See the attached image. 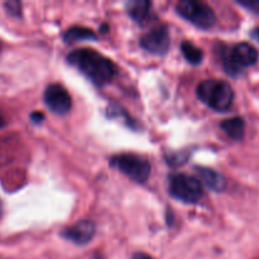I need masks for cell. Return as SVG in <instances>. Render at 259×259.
I'll use <instances>...</instances> for the list:
<instances>
[{"label": "cell", "mask_w": 259, "mask_h": 259, "mask_svg": "<svg viewBox=\"0 0 259 259\" xmlns=\"http://www.w3.org/2000/svg\"><path fill=\"white\" fill-rule=\"evenodd\" d=\"M67 62L98 86L110 82L116 73L115 65L111 60L90 48H80L71 52L67 56Z\"/></svg>", "instance_id": "cell-1"}, {"label": "cell", "mask_w": 259, "mask_h": 259, "mask_svg": "<svg viewBox=\"0 0 259 259\" xmlns=\"http://www.w3.org/2000/svg\"><path fill=\"white\" fill-rule=\"evenodd\" d=\"M197 98L215 111H227L232 108L234 91L229 82L223 80H205L197 86Z\"/></svg>", "instance_id": "cell-2"}, {"label": "cell", "mask_w": 259, "mask_h": 259, "mask_svg": "<svg viewBox=\"0 0 259 259\" xmlns=\"http://www.w3.org/2000/svg\"><path fill=\"white\" fill-rule=\"evenodd\" d=\"M168 191L172 197L185 202L196 204L204 196L201 182L189 175H171L168 179Z\"/></svg>", "instance_id": "cell-3"}, {"label": "cell", "mask_w": 259, "mask_h": 259, "mask_svg": "<svg viewBox=\"0 0 259 259\" xmlns=\"http://www.w3.org/2000/svg\"><path fill=\"white\" fill-rule=\"evenodd\" d=\"M176 10L182 18L201 29H210L217 23V15L207 4L196 0H181Z\"/></svg>", "instance_id": "cell-4"}, {"label": "cell", "mask_w": 259, "mask_h": 259, "mask_svg": "<svg viewBox=\"0 0 259 259\" xmlns=\"http://www.w3.org/2000/svg\"><path fill=\"white\" fill-rule=\"evenodd\" d=\"M258 58V51L249 43L243 42L235 45L229 52L223 55V63L229 75L237 76L243 68L255 65Z\"/></svg>", "instance_id": "cell-5"}, {"label": "cell", "mask_w": 259, "mask_h": 259, "mask_svg": "<svg viewBox=\"0 0 259 259\" xmlns=\"http://www.w3.org/2000/svg\"><path fill=\"white\" fill-rule=\"evenodd\" d=\"M111 166L118 168L119 171L123 172L125 176L132 179L133 181L143 184L148 180L151 175V164L147 159L137 156V154L124 153L114 156L110 159Z\"/></svg>", "instance_id": "cell-6"}, {"label": "cell", "mask_w": 259, "mask_h": 259, "mask_svg": "<svg viewBox=\"0 0 259 259\" xmlns=\"http://www.w3.org/2000/svg\"><path fill=\"white\" fill-rule=\"evenodd\" d=\"M43 100L46 106L52 111L53 114L65 115L71 110V96L68 91L60 83H52L47 86L43 94Z\"/></svg>", "instance_id": "cell-7"}, {"label": "cell", "mask_w": 259, "mask_h": 259, "mask_svg": "<svg viewBox=\"0 0 259 259\" xmlns=\"http://www.w3.org/2000/svg\"><path fill=\"white\" fill-rule=\"evenodd\" d=\"M141 46L152 55H166L169 48V34L166 25H159L142 35Z\"/></svg>", "instance_id": "cell-8"}, {"label": "cell", "mask_w": 259, "mask_h": 259, "mask_svg": "<svg viewBox=\"0 0 259 259\" xmlns=\"http://www.w3.org/2000/svg\"><path fill=\"white\" fill-rule=\"evenodd\" d=\"M95 234V224L90 220H80L62 230V237L75 244L83 245L90 242Z\"/></svg>", "instance_id": "cell-9"}, {"label": "cell", "mask_w": 259, "mask_h": 259, "mask_svg": "<svg viewBox=\"0 0 259 259\" xmlns=\"http://www.w3.org/2000/svg\"><path fill=\"white\" fill-rule=\"evenodd\" d=\"M197 176L200 177L202 182L206 185L207 189L212 190L215 192H223L227 189V180L222 174L217 172L215 169L209 167H195Z\"/></svg>", "instance_id": "cell-10"}, {"label": "cell", "mask_w": 259, "mask_h": 259, "mask_svg": "<svg viewBox=\"0 0 259 259\" xmlns=\"http://www.w3.org/2000/svg\"><path fill=\"white\" fill-rule=\"evenodd\" d=\"M223 131L225 132L228 137L233 141H242L244 138L245 133V123L240 116H234V118L225 119L220 124Z\"/></svg>", "instance_id": "cell-11"}, {"label": "cell", "mask_w": 259, "mask_h": 259, "mask_svg": "<svg viewBox=\"0 0 259 259\" xmlns=\"http://www.w3.org/2000/svg\"><path fill=\"white\" fill-rule=\"evenodd\" d=\"M151 5V2H147V0H134L126 4V10L134 22L142 23L148 17Z\"/></svg>", "instance_id": "cell-12"}, {"label": "cell", "mask_w": 259, "mask_h": 259, "mask_svg": "<svg viewBox=\"0 0 259 259\" xmlns=\"http://www.w3.org/2000/svg\"><path fill=\"white\" fill-rule=\"evenodd\" d=\"M98 35L91 29L85 27H72L67 29L63 34V40L66 43H76L81 40H96Z\"/></svg>", "instance_id": "cell-13"}, {"label": "cell", "mask_w": 259, "mask_h": 259, "mask_svg": "<svg viewBox=\"0 0 259 259\" xmlns=\"http://www.w3.org/2000/svg\"><path fill=\"white\" fill-rule=\"evenodd\" d=\"M181 51L182 55H184L185 58L187 60V62L191 63V65H199V63H201L202 58H204L202 51L200 50L199 47H196L194 43L187 42V40L182 42Z\"/></svg>", "instance_id": "cell-14"}, {"label": "cell", "mask_w": 259, "mask_h": 259, "mask_svg": "<svg viewBox=\"0 0 259 259\" xmlns=\"http://www.w3.org/2000/svg\"><path fill=\"white\" fill-rule=\"evenodd\" d=\"M5 9H7L8 14H10L12 17H20V13H22V4L17 0H10L4 4Z\"/></svg>", "instance_id": "cell-15"}, {"label": "cell", "mask_w": 259, "mask_h": 259, "mask_svg": "<svg viewBox=\"0 0 259 259\" xmlns=\"http://www.w3.org/2000/svg\"><path fill=\"white\" fill-rule=\"evenodd\" d=\"M238 4L254 13H259V0H239Z\"/></svg>", "instance_id": "cell-16"}, {"label": "cell", "mask_w": 259, "mask_h": 259, "mask_svg": "<svg viewBox=\"0 0 259 259\" xmlns=\"http://www.w3.org/2000/svg\"><path fill=\"white\" fill-rule=\"evenodd\" d=\"M30 119H32L33 123H42L45 120V115L39 111H34V113L30 114Z\"/></svg>", "instance_id": "cell-17"}, {"label": "cell", "mask_w": 259, "mask_h": 259, "mask_svg": "<svg viewBox=\"0 0 259 259\" xmlns=\"http://www.w3.org/2000/svg\"><path fill=\"white\" fill-rule=\"evenodd\" d=\"M133 259H153L149 257L148 254H144V253H137V254L133 255Z\"/></svg>", "instance_id": "cell-18"}, {"label": "cell", "mask_w": 259, "mask_h": 259, "mask_svg": "<svg viewBox=\"0 0 259 259\" xmlns=\"http://www.w3.org/2000/svg\"><path fill=\"white\" fill-rule=\"evenodd\" d=\"M5 124H7V121H5L4 114H3V111L0 110V128H3V126H5Z\"/></svg>", "instance_id": "cell-19"}, {"label": "cell", "mask_w": 259, "mask_h": 259, "mask_svg": "<svg viewBox=\"0 0 259 259\" xmlns=\"http://www.w3.org/2000/svg\"><path fill=\"white\" fill-rule=\"evenodd\" d=\"M252 35H253V38H255V39H257L258 42H259V27H258V28H255V29L253 30Z\"/></svg>", "instance_id": "cell-20"}]
</instances>
